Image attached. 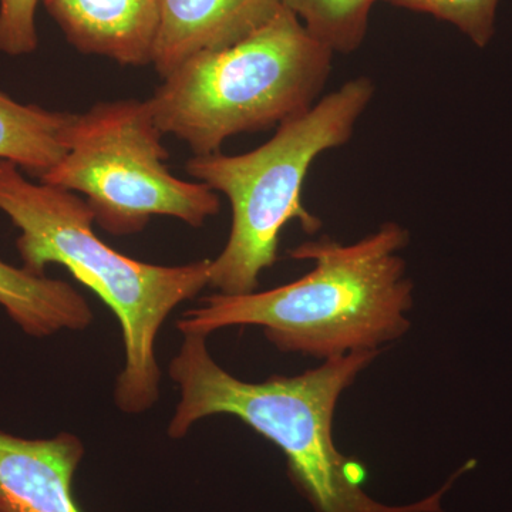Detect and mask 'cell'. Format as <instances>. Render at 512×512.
I'll return each mask as SVG.
<instances>
[{
	"label": "cell",
	"mask_w": 512,
	"mask_h": 512,
	"mask_svg": "<svg viewBox=\"0 0 512 512\" xmlns=\"http://www.w3.org/2000/svg\"><path fill=\"white\" fill-rule=\"evenodd\" d=\"M207 338L184 335L180 352L171 360L170 377L180 390V402L168 436L183 439L205 417H237L284 453L293 483L316 512H443L444 494L470 468L467 464L437 493L417 503H380L363 488L365 466L336 447L333 417L343 392L382 350L349 353L323 360L301 375L249 383L212 359Z\"/></svg>",
	"instance_id": "cell-1"
},
{
	"label": "cell",
	"mask_w": 512,
	"mask_h": 512,
	"mask_svg": "<svg viewBox=\"0 0 512 512\" xmlns=\"http://www.w3.org/2000/svg\"><path fill=\"white\" fill-rule=\"evenodd\" d=\"M407 244L409 232L396 222L355 244L303 242L289 255L312 261L313 269L298 281L265 292L207 296L177 328L208 336L229 326H261L279 352L322 360L382 350L410 328L413 282L399 255Z\"/></svg>",
	"instance_id": "cell-2"
},
{
	"label": "cell",
	"mask_w": 512,
	"mask_h": 512,
	"mask_svg": "<svg viewBox=\"0 0 512 512\" xmlns=\"http://www.w3.org/2000/svg\"><path fill=\"white\" fill-rule=\"evenodd\" d=\"M0 211L20 231L16 247L25 271L43 276L47 265H63L109 306L124 343L114 399L124 413L150 410L160 397L158 333L178 305L210 285L211 259L164 266L120 254L97 237L93 211L79 195L30 183L6 160H0Z\"/></svg>",
	"instance_id": "cell-3"
},
{
	"label": "cell",
	"mask_w": 512,
	"mask_h": 512,
	"mask_svg": "<svg viewBox=\"0 0 512 512\" xmlns=\"http://www.w3.org/2000/svg\"><path fill=\"white\" fill-rule=\"evenodd\" d=\"M333 55L284 6L247 39L178 66L147 103L161 133L184 141L194 156L220 153L231 137L278 127L311 109Z\"/></svg>",
	"instance_id": "cell-4"
},
{
	"label": "cell",
	"mask_w": 512,
	"mask_h": 512,
	"mask_svg": "<svg viewBox=\"0 0 512 512\" xmlns=\"http://www.w3.org/2000/svg\"><path fill=\"white\" fill-rule=\"evenodd\" d=\"M375 96L369 77L349 80L298 116L279 124L265 144L239 156H194L187 173L231 202L227 245L211 261L210 285L225 295L256 291L259 276L278 261L279 237L289 221L306 234L322 227L302 202L313 161L349 143L357 121Z\"/></svg>",
	"instance_id": "cell-5"
},
{
	"label": "cell",
	"mask_w": 512,
	"mask_h": 512,
	"mask_svg": "<svg viewBox=\"0 0 512 512\" xmlns=\"http://www.w3.org/2000/svg\"><path fill=\"white\" fill-rule=\"evenodd\" d=\"M147 100L103 101L76 114L66 154L40 183L83 194L109 234L133 235L153 217L201 228L220 214L218 192L168 170L170 158Z\"/></svg>",
	"instance_id": "cell-6"
},
{
	"label": "cell",
	"mask_w": 512,
	"mask_h": 512,
	"mask_svg": "<svg viewBox=\"0 0 512 512\" xmlns=\"http://www.w3.org/2000/svg\"><path fill=\"white\" fill-rule=\"evenodd\" d=\"M282 8L281 0H160L151 64L164 79L191 57L254 35Z\"/></svg>",
	"instance_id": "cell-7"
},
{
	"label": "cell",
	"mask_w": 512,
	"mask_h": 512,
	"mask_svg": "<svg viewBox=\"0 0 512 512\" xmlns=\"http://www.w3.org/2000/svg\"><path fill=\"white\" fill-rule=\"evenodd\" d=\"M83 456L74 434L30 440L0 431V512H83L73 495Z\"/></svg>",
	"instance_id": "cell-8"
},
{
	"label": "cell",
	"mask_w": 512,
	"mask_h": 512,
	"mask_svg": "<svg viewBox=\"0 0 512 512\" xmlns=\"http://www.w3.org/2000/svg\"><path fill=\"white\" fill-rule=\"evenodd\" d=\"M70 45L121 66L151 64L160 0H42Z\"/></svg>",
	"instance_id": "cell-9"
},
{
	"label": "cell",
	"mask_w": 512,
	"mask_h": 512,
	"mask_svg": "<svg viewBox=\"0 0 512 512\" xmlns=\"http://www.w3.org/2000/svg\"><path fill=\"white\" fill-rule=\"evenodd\" d=\"M0 306L23 332L36 338L84 330L93 322L89 303L72 285L0 261Z\"/></svg>",
	"instance_id": "cell-10"
},
{
	"label": "cell",
	"mask_w": 512,
	"mask_h": 512,
	"mask_svg": "<svg viewBox=\"0 0 512 512\" xmlns=\"http://www.w3.org/2000/svg\"><path fill=\"white\" fill-rule=\"evenodd\" d=\"M76 114L22 104L0 93V160L45 177L66 154Z\"/></svg>",
	"instance_id": "cell-11"
},
{
	"label": "cell",
	"mask_w": 512,
	"mask_h": 512,
	"mask_svg": "<svg viewBox=\"0 0 512 512\" xmlns=\"http://www.w3.org/2000/svg\"><path fill=\"white\" fill-rule=\"evenodd\" d=\"M318 42L333 53L356 52L365 42L377 0H281Z\"/></svg>",
	"instance_id": "cell-12"
},
{
	"label": "cell",
	"mask_w": 512,
	"mask_h": 512,
	"mask_svg": "<svg viewBox=\"0 0 512 512\" xmlns=\"http://www.w3.org/2000/svg\"><path fill=\"white\" fill-rule=\"evenodd\" d=\"M389 5L426 13L456 26L478 47H485L495 33V16L501 0H383Z\"/></svg>",
	"instance_id": "cell-13"
},
{
	"label": "cell",
	"mask_w": 512,
	"mask_h": 512,
	"mask_svg": "<svg viewBox=\"0 0 512 512\" xmlns=\"http://www.w3.org/2000/svg\"><path fill=\"white\" fill-rule=\"evenodd\" d=\"M42 0H0V52L26 56L39 45L36 9Z\"/></svg>",
	"instance_id": "cell-14"
}]
</instances>
